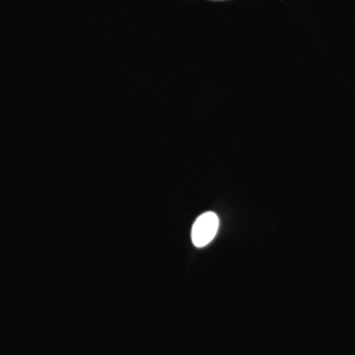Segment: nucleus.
I'll return each mask as SVG.
<instances>
[{
    "label": "nucleus",
    "mask_w": 355,
    "mask_h": 355,
    "mask_svg": "<svg viewBox=\"0 0 355 355\" xmlns=\"http://www.w3.org/2000/svg\"><path fill=\"white\" fill-rule=\"evenodd\" d=\"M219 227V218L214 212H205L198 216L191 230L193 245L202 248L209 245L216 237Z\"/></svg>",
    "instance_id": "obj_1"
}]
</instances>
